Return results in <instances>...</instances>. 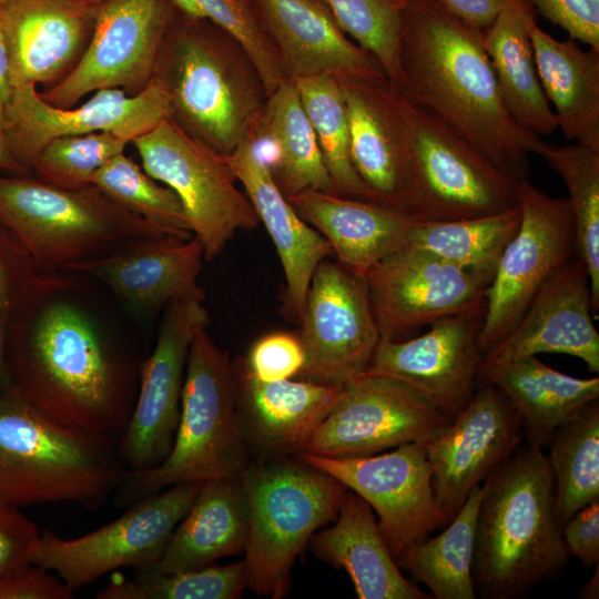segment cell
<instances>
[{
  "instance_id": "cell-39",
  "label": "cell",
  "mask_w": 599,
  "mask_h": 599,
  "mask_svg": "<svg viewBox=\"0 0 599 599\" xmlns=\"http://www.w3.org/2000/svg\"><path fill=\"white\" fill-rule=\"evenodd\" d=\"M536 154L560 175L571 210L576 253L586 265L592 308H599V152L578 143L555 145L545 141Z\"/></svg>"
},
{
  "instance_id": "cell-19",
  "label": "cell",
  "mask_w": 599,
  "mask_h": 599,
  "mask_svg": "<svg viewBox=\"0 0 599 599\" xmlns=\"http://www.w3.org/2000/svg\"><path fill=\"white\" fill-rule=\"evenodd\" d=\"M380 338L403 341L439 318L485 304L488 283L414 245L364 275Z\"/></svg>"
},
{
  "instance_id": "cell-43",
  "label": "cell",
  "mask_w": 599,
  "mask_h": 599,
  "mask_svg": "<svg viewBox=\"0 0 599 599\" xmlns=\"http://www.w3.org/2000/svg\"><path fill=\"white\" fill-rule=\"evenodd\" d=\"M343 31L380 64L390 85L400 90L399 44L407 0H324Z\"/></svg>"
},
{
  "instance_id": "cell-11",
  "label": "cell",
  "mask_w": 599,
  "mask_h": 599,
  "mask_svg": "<svg viewBox=\"0 0 599 599\" xmlns=\"http://www.w3.org/2000/svg\"><path fill=\"white\" fill-rule=\"evenodd\" d=\"M201 486L186 483L167 487L130 505L110 524L77 538L44 530L34 540L29 561L53 572L74 591L119 568H155Z\"/></svg>"
},
{
  "instance_id": "cell-27",
  "label": "cell",
  "mask_w": 599,
  "mask_h": 599,
  "mask_svg": "<svg viewBox=\"0 0 599 599\" xmlns=\"http://www.w3.org/2000/svg\"><path fill=\"white\" fill-rule=\"evenodd\" d=\"M203 262L199 238L167 235L126 242L65 271L97 278L130 308L148 312L181 297L205 295L197 284Z\"/></svg>"
},
{
  "instance_id": "cell-17",
  "label": "cell",
  "mask_w": 599,
  "mask_h": 599,
  "mask_svg": "<svg viewBox=\"0 0 599 599\" xmlns=\"http://www.w3.org/2000/svg\"><path fill=\"white\" fill-rule=\"evenodd\" d=\"M171 118L167 94L153 77L136 94L109 88L77 108H58L44 101L32 84L16 87L2 111L7 144L30 172L44 145L53 139L97 132L113 133L132 142Z\"/></svg>"
},
{
  "instance_id": "cell-3",
  "label": "cell",
  "mask_w": 599,
  "mask_h": 599,
  "mask_svg": "<svg viewBox=\"0 0 599 599\" xmlns=\"http://www.w3.org/2000/svg\"><path fill=\"white\" fill-rule=\"evenodd\" d=\"M153 77L170 119L193 139L221 155L253 141L268 93L246 49L222 28L176 8Z\"/></svg>"
},
{
  "instance_id": "cell-8",
  "label": "cell",
  "mask_w": 599,
  "mask_h": 599,
  "mask_svg": "<svg viewBox=\"0 0 599 599\" xmlns=\"http://www.w3.org/2000/svg\"><path fill=\"white\" fill-rule=\"evenodd\" d=\"M0 223L41 273L65 271L133 240L174 236L116 205L92 184L64 189L32 173H0Z\"/></svg>"
},
{
  "instance_id": "cell-53",
  "label": "cell",
  "mask_w": 599,
  "mask_h": 599,
  "mask_svg": "<svg viewBox=\"0 0 599 599\" xmlns=\"http://www.w3.org/2000/svg\"><path fill=\"white\" fill-rule=\"evenodd\" d=\"M12 89L9 51L0 27V119Z\"/></svg>"
},
{
  "instance_id": "cell-10",
  "label": "cell",
  "mask_w": 599,
  "mask_h": 599,
  "mask_svg": "<svg viewBox=\"0 0 599 599\" xmlns=\"http://www.w3.org/2000/svg\"><path fill=\"white\" fill-rule=\"evenodd\" d=\"M143 170L179 197L205 261L219 256L238 231L258 227L260 220L223 155L165 119L132 140Z\"/></svg>"
},
{
  "instance_id": "cell-9",
  "label": "cell",
  "mask_w": 599,
  "mask_h": 599,
  "mask_svg": "<svg viewBox=\"0 0 599 599\" xmlns=\"http://www.w3.org/2000/svg\"><path fill=\"white\" fill-rule=\"evenodd\" d=\"M405 99L415 184L410 220L458 221L519 205L520 182L436 116Z\"/></svg>"
},
{
  "instance_id": "cell-29",
  "label": "cell",
  "mask_w": 599,
  "mask_h": 599,
  "mask_svg": "<svg viewBox=\"0 0 599 599\" xmlns=\"http://www.w3.org/2000/svg\"><path fill=\"white\" fill-rule=\"evenodd\" d=\"M315 557L343 569L358 599H430L405 578L384 540L373 509L357 494L346 493L334 525L309 539Z\"/></svg>"
},
{
  "instance_id": "cell-55",
  "label": "cell",
  "mask_w": 599,
  "mask_h": 599,
  "mask_svg": "<svg viewBox=\"0 0 599 599\" xmlns=\"http://www.w3.org/2000/svg\"><path fill=\"white\" fill-rule=\"evenodd\" d=\"M7 321L0 317V392L10 387V378L6 356Z\"/></svg>"
},
{
  "instance_id": "cell-12",
  "label": "cell",
  "mask_w": 599,
  "mask_h": 599,
  "mask_svg": "<svg viewBox=\"0 0 599 599\" xmlns=\"http://www.w3.org/2000/svg\"><path fill=\"white\" fill-rule=\"evenodd\" d=\"M519 227L485 292L478 337L483 355L514 329L544 284L576 254L567 197H552L524 180L519 184Z\"/></svg>"
},
{
  "instance_id": "cell-49",
  "label": "cell",
  "mask_w": 599,
  "mask_h": 599,
  "mask_svg": "<svg viewBox=\"0 0 599 599\" xmlns=\"http://www.w3.org/2000/svg\"><path fill=\"white\" fill-rule=\"evenodd\" d=\"M39 535L20 508L0 500V576L31 564L29 552Z\"/></svg>"
},
{
  "instance_id": "cell-15",
  "label": "cell",
  "mask_w": 599,
  "mask_h": 599,
  "mask_svg": "<svg viewBox=\"0 0 599 599\" xmlns=\"http://www.w3.org/2000/svg\"><path fill=\"white\" fill-rule=\"evenodd\" d=\"M303 379L343 386L366 372L380 334L366 281L337 260L316 267L300 318Z\"/></svg>"
},
{
  "instance_id": "cell-50",
  "label": "cell",
  "mask_w": 599,
  "mask_h": 599,
  "mask_svg": "<svg viewBox=\"0 0 599 599\" xmlns=\"http://www.w3.org/2000/svg\"><path fill=\"white\" fill-rule=\"evenodd\" d=\"M75 591L57 575L28 564L0 576V599H72Z\"/></svg>"
},
{
  "instance_id": "cell-22",
  "label": "cell",
  "mask_w": 599,
  "mask_h": 599,
  "mask_svg": "<svg viewBox=\"0 0 599 599\" xmlns=\"http://www.w3.org/2000/svg\"><path fill=\"white\" fill-rule=\"evenodd\" d=\"M338 81L348 113L352 162L367 201L409 217L415 184L405 97L387 79Z\"/></svg>"
},
{
  "instance_id": "cell-56",
  "label": "cell",
  "mask_w": 599,
  "mask_h": 599,
  "mask_svg": "<svg viewBox=\"0 0 599 599\" xmlns=\"http://www.w3.org/2000/svg\"><path fill=\"white\" fill-rule=\"evenodd\" d=\"M599 564V562H598ZM598 564L595 565V573L582 586L579 597L583 599H597L599 597V569Z\"/></svg>"
},
{
  "instance_id": "cell-36",
  "label": "cell",
  "mask_w": 599,
  "mask_h": 599,
  "mask_svg": "<svg viewBox=\"0 0 599 599\" xmlns=\"http://www.w3.org/2000/svg\"><path fill=\"white\" fill-rule=\"evenodd\" d=\"M481 495V485L475 487L438 536L410 544L395 557L397 566L426 585L433 598H476L471 571Z\"/></svg>"
},
{
  "instance_id": "cell-23",
  "label": "cell",
  "mask_w": 599,
  "mask_h": 599,
  "mask_svg": "<svg viewBox=\"0 0 599 599\" xmlns=\"http://www.w3.org/2000/svg\"><path fill=\"white\" fill-rule=\"evenodd\" d=\"M586 265L573 254L539 290L514 329L483 355L479 369L542 353L580 358L599 372V333L593 323Z\"/></svg>"
},
{
  "instance_id": "cell-5",
  "label": "cell",
  "mask_w": 599,
  "mask_h": 599,
  "mask_svg": "<svg viewBox=\"0 0 599 599\" xmlns=\"http://www.w3.org/2000/svg\"><path fill=\"white\" fill-rule=\"evenodd\" d=\"M126 471L116 445L53 422L11 386L0 392V500L95 509Z\"/></svg>"
},
{
  "instance_id": "cell-13",
  "label": "cell",
  "mask_w": 599,
  "mask_h": 599,
  "mask_svg": "<svg viewBox=\"0 0 599 599\" xmlns=\"http://www.w3.org/2000/svg\"><path fill=\"white\" fill-rule=\"evenodd\" d=\"M449 422L405 382L365 372L342 386L304 453L331 458L370 456L407 443L425 444Z\"/></svg>"
},
{
  "instance_id": "cell-16",
  "label": "cell",
  "mask_w": 599,
  "mask_h": 599,
  "mask_svg": "<svg viewBox=\"0 0 599 599\" xmlns=\"http://www.w3.org/2000/svg\"><path fill=\"white\" fill-rule=\"evenodd\" d=\"M204 296L181 297L165 306L154 348L140 365L134 406L116 444L130 471L158 466L172 448L189 351L197 331L209 324Z\"/></svg>"
},
{
  "instance_id": "cell-46",
  "label": "cell",
  "mask_w": 599,
  "mask_h": 599,
  "mask_svg": "<svg viewBox=\"0 0 599 599\" xmlns=\"http://www.w3.org/2000/svg\"><path fill=\"white\" fill-rule=\"evenodd\" d=\"M41 272L16 235L0 223V317L6 321L30 292Z\"/></svg>"
},
{
  "instance_id": "cell-2",
  "label": "cell",
  "mask_w": 599,
  "mask_h": 599,
  "mask_svg": "<svg viewBox=\"0 0 599 599\" xmlns=\"http://www.w3.org/2000/svg\"><path fill=\"white\" fill-rule=\"evenodd\" d=\"M399 92L467 141L498 169L521 182L541 136L507 111L483 31L440 0H407L399 44Z\"/></svg>"
},
{
  "instance_id": "cell-18",
  "label": "cell",
  "mask_w": 599,
  "mask_h": 599,
  "mask_svg": "<svg viewBox=\"0 0 599 599\" xmlns=\"http://www.w3.org/2000/svg\"><path fill=\"white\" fill-rule=\"evenodd\" d=\"M298 456L370 506L394 558L408 545L449 522L434 494L424 443H407L390 453L364 457L331 458L307 453Z\"/></svg>"
},
{
  "instance_id": "cell-47",
  "label": "cell",
  "mask_w": 599,
  "mask_h": 599,
  "mask_svg": "<svg viewBox=\"0 0 599 599\" xmlns=\"http://www.w3.org/2000/svg\"><path fill=\"white\" fill-rule=\"evenodd\" d=\"M304 359L298 336L281 332L257 339L243 361L257 380L277 382L297 376Z\"/></svg>"
},
{
  "instance_id": "cell-48",
  "label": "cell",
  "mask_w": 599,
  "mask_h": 599,
  "mask_svg": "<svg viewBox=\"0 0 599 599\" xmlns=\"http://www.w3.org/2000/svg\"><path fill=\"white\" fill-rule=\"evenodd\" d=\"M537 12L571 39L599 50V0H531Z\"/></svg>"
},
{
  "instance_id": "cell-37",
  "label": "cell",
  "mask_w": 599,
  "mask_h": 599,
  "mask_svg": "<svg viewBox=\"0 0 599 599\" xmlns=\"http://www.w3.org/2000/svg\"><path fill=\"white\" fill-rule=\"evenodd\" d=\"M520 220L518 205L475 219L414 221L407 245L426 250L490 284L501 254L516 234Z\"/></svg>"
},
{
  "instance_id": "cell-6",
  "label": "cell",
  "mask_w": 599,
  "mask_h": 599,
  "mask_svg": "<svg viewBox=\"0 0 599 599\" xmlns=\"http://www.w3.org/2000/svg\"><path fill=\"white\" fill-rule=\"evenodd\" d=\"M203 327L187 356L180 419L167 456L146 470H128L116 507L186 483L238 479L252 461L237 414L233 363Z\"/></svg>"
},
{
  "instance_id": "cell-54",
  "label": "cell",
  "mask_w": 599,
  "mask_h": 599,
  "mask_svg": "<svg viewBox=\"0 0 599 599\" xmlns=\"http://www.w3.org/2000/svg\"><path fill=\"white\" fill-rule=\"evenodd\" d=\"M0 173L12 175H24L31 172L20 164L11 153L2 130L0 119Z\"/></svg>"
},
{
  "instance_id": "cell-45",
  "label": "cell",
  "mask_w": 599,
  "mask_h": 599,
  "mask_svg": "<svg viewBox=\"0 0 599 599\" xmlns=\"http://www.w3.org/2000/svg\"><path fill=\"white\" fill-rule=\"evenodd\" d=\"M172 1L181 11L206 19L236 38L258 69L268 95L290 80L252 0Z\"/></svg>"
},
{
  "instance_id": "cell-33",
  "label": "cell",
  "mask_w": 599,
  "mask_h": 599,
  "mask_svg": "<svg viewBox=\"0 0 599 599\" xmlns=\"http://www.w3.org/2000/svg\"><path fill=\"white\" fill-rule=\"evenodd\" d=\"M247 536L248 512L240 478L204 481L156 568L171 573L213 565L243 554Z\"/></svg>"
},
{
  "instance_id": "cell-28",
  "label": "cell",
  "mask_w": 599,
  "mask_h": 599,
  "mask_svg": "<svg viewBox=\"0 0 599 599\" xmlns=\"http://www.w3.org/2000/svg\"><path fill=\"white\" fill-rule=\"evenodd\" d=\"M277 251L288 307L300 321L318 264L334 255L327 240L301 217L276 185L254 141L223 155Z\"/></svg>"
},
{
  "instance_id": "cell-32",
  "label": "cell",
  "mask_w": 599,
  "mask_h": 599,
  "mask_svg": "<svg viewBox=\"0 0 599 599\" xmlns=\"http://www.w3.org/2000/svg\"><path fill=\"white\" fill-rule=\"evenodd\" d=\"M535 24L531 0H508L483 31V44L507 111L519 125L541 136L558 128L537 73L530 38Z\"/></svg>"
},
{
  "instance_id": "cell-30",
  "label": "cell",
  "mask_w": 599,
  "mask_h": 599,
  "mask_svg": "<svg viewBox=\"0 0 599 599\" xmlns=\"http://www.w3.org/2000/svg\"><path fill=\"white\" fill-rule=\"evenodd\" d=\"M287 200L327 240L336 260L359 275L408 244L414 221L396 211L313 189Z\"/></svg>"
},
{
  "instance_id": "cell-14",
  "label": "cell",
  "mask_w": 599,
  "mask_h": 599,
  "mask_svg": "<svg viewBox=\"0 0 599 599\" xmlns=\"http://www.w3.org/2000/svg\"><path fill=\"white\" fill-rule=\"evenodd\" d=\"M176 10L172 0H108L97 9L91 38L75 65L40 93L73 108L101 89L141 92L152 80L160 48Z\"/></svg>"
},
{
  "instance_id": "cell-57",
  "label": "cell",
  "mask_w": 599,
  "mask_h": 599,
  "mask_svg": "<svg viewBox=\"0 0 599 599\" xmlns=\"http://www.w3.org/2000/svg\"><path fill=\"white\" fill-rule=\"evenodd\" d=\"M78 1L92 6V7H99L108 0H78Z\"/></svg>"
},
{
  "instance_id": "cell-35",
  "label": "cell",
  "mask_w": 599,
  "mask_h": 599,
  "mask_svg": "<svg viewBox=\"0 0 599 599\" xmlns=\"http://www.w3.org/2000/svg\"><path fill=\"white\" fill-rule=\"evenodd\" d=\"M253 141L271 150V156L264 161L286 197L309 189L334 193L316 135L292 80L268 95Z\"/></svg>"
},
{
  "instance_id": "cell-20",
  "label": "cell",
  "mask_w": 599,
  "mask_h": 599,
  "mask_svg": "<svg viewBox=\"0 0 599 599\" xmlns=\"http://www.w3.org/2000/svg\"><path fill=\"white\" fill-rule=\"evenodd\" d=\"M522 440L521 420L508 399L493 384L483 383L465 408L424 444L434 494L448 521Z\"/></svg>"
},
{
  "instance_id": "cell-34",
  "label": "cell",
  "mask_w": 599,
  "mask_h": 599,
  "mask_svg": "<svg viewBox=\"0 0 599 599\" xmlns=\"http://www.w3.org/2000/svg\"><path fill=\"white\" fill-rule=\"evenodd\" d=\"M538 78L566 140L599 152V50L530 31Z\"/></svg>"
},
{
  "instance_id": "cell-24",
  "label": "cell",
  "mask_w": 599,
  "mask_h": 599,
  "mask_svg": "<svg viewBox=\"0 0 599 599\" xmlns=\"http://www.w3.org/2000/svg\"><path fill=\"white\" fill-rule=\"evenodd\" d=\"M290 80L328 74L385 80L380 64L343 31L324 0H252Z\"/></svg>"
},
{
  "instance_id": "cell-44",
  "label": "cell",
  "mask_w": 599,
  "mask_h": 599,
  "mask_svg": "<svg viewBox=\"0 0 599 599\" xmlns=\"http://www.w3.org/2000/svg\"><path fill=\"white\" fill-rule=\"evenodd\" d=\"M128 139L108 132L60 136L37 155L31 173L64 189H82L111 159L124 152Z\"/></svg>"
},
{
  "instance_id": "cell-42",
  "label": "cell",
  "mask_w": 599,
  "mask_h": 599,
  "mask_svg": "<svg viewBox=\"0 0 599 599\" xmlns=\"http://www.w3.org/2000/svg\"><path fill=\"white\" fill-rule=\"evenodd\" d=\"M91 184L116 205L172 235L183 240L193 236L177 195L124 152L106 162L92 176Z\"/></svg>"
},
{
  "instance_id": "cell-4",
  "label": "cell",
  "mask_w": 599,
  "mask_h": 599,
  "mask_svg": "<svg viewBox=\"0 0 599 599\" xmlns=\"http://www.w3.org/2000/svg\"><path fill=\"white\" fill-rule=\"evenodd\" d=\"M473 579L485 597L512 599L559 573L569 560L555 510L552 474L526 443L484 480Z\"/></svg>"
},
{
  "instance_id": "cell-52",
  "label": "cell",
  "mask_w": 599,
  "mask_h": 599,
  "mask_svg": "<svg viewBox=\"0 0 599 599\" xmlns=\"http://www.w3.org/2000/svg\"><path fill=\"white\" fill-rule=\"evenodd\" d=\"M465 23L484 31L495 20L508 0H440Z\"/></svg>"
},
{
  "instance_id": "cell-7",
  "label": "cell",
  "mask_w": 599,
  "mask_h": 599,
  "mask_svg": "<svg viewBox=\"0 0 599 599\" xmlns=\"http://www.w3.org/2000/svg\"><path fill=\"white\" fill-rule=\"evenodd\" d=\"M240 480L248 512L246 588L282 599L297 556L336 519L348 489L301 456L252 459Z\"/></svg>"
},
{
  "instance_id": "cell-51",
  "label": "cell",
  "mask_w": 599,
  "mask_h": 599,
  "mask_svg": "<svg viewBox=\"0 0 599 599\" xmlns=\"http://www.w3.org/2000/svg\"><path fill=\"white\" fill-rule=\"evenodd\" d=\"M564 546L585 569L599 562V500L579 509L561 527Z\"/></svg>"
},
{
  "instance_id": "cell-41",
  "label": "cell",
  "mask_w": 599,
  "mask_h": 599,
  "mask_svg": "<svg viewBox=\"0 0 599 599\" xmlns=\"http://www.w3.org/2000/svg\"><path fill=\"white\" fill-rule=\"evenodd\" d=\"M246 588L244 560L180 572L156 567L135 570L132 579L112 578L99 599H236Z\"/></svg>"
},
{
  "instance_id": "cell-38",
  "label": "cell",
  "mask_w": 599,
  "mask_h": 599,
  "mask_svg": "<svg viewBox=\"0 0 599 599\" xmlns=\"http://www.w3.org/2000/svg\"><path fill=\"white\" fill-rule=\"evenodd\" d=\"M555 510L560 527L586 505L599 500V402L560 425L549 443Z\"/></svg>"
},
{
  "instance_id": "cell-1",
  "label": "cell",
  "mask_w": 599,
  "mask_h": 599,
  "mask_svg": "<svg viewBox=\"0 0 599 599\" xmlns=\"http://www.w3.org/2000/svg\"><path fill=\"white\" fill-rule=\"evenodd\" d=\"M75 291V280L41 273L10 314V386L53 422L116 445L134 406L141 364Z\"/></svg>"
},
{
  "instance_id": "cell-31",
  "label": "cell",
  "mask_w": 599,
  "mask_h": 599,
  "mask_svg": "<svg viewBox=\"0 0 599 599\" xmlns=\"http://www.w3.org/2000/svg\"><path fill=\"white\" fill-rule=\"evenodd\" d=\"M478 379L497 387L522 424L526 443L548 446L554 432L599 397V377L578 378L527 356L479 369Z\"/></svg>"
},
{
  "instance_id": "cell-26",
  "label": "cell",
  "mask_w": 599,
  "mask_h": 599,
  "mask_svg": "<svg viewBox=\"0 0 599 599\" xmlns=\"http://www.w3.org/2000/svg\"><path fill=\"white\" fill-rule=\"evenodd\" d=\"M237 414L252 459L298 456L336 403L342 386L307 379L257 380L233 363Z\"/></svg>"
},
{
  "instance_id": "cell-25",
  "label": "cell",
  "mask_w": 599,
  "mask_h": 599,
  "mask_svg": "<svg viewBox=\"0 0 599 599\" xmlns=\"http://www.w3.org/2000/svg\"><path fill=\"white\" fill-rule=\"evenodd\" d=\"M97 9L78 0H0L12 88L67 75L91 38Z\"/></svg>"
},
{
  "instance_id": "cell-21",
  "label": "cell",
  "mask_w": 599,
  "mask_h": 599,
  "mask_svg": "<svg viewBox=\"0 0 599 599\" xmlns=\"http://www.w3.org/2000/svg\"><path fill=\"white\" fill-rule=\"evenodd\" d=\"M484 315L481 304L437 319L423 335L397 342L380 338L366 372L405 382L451 420L475 392Z\"/></svg>"
},
{
  "instance_id": "cell-40",
  "label": "cell",
  "mask_w": 599,
  "mask_h": 599,
  "mask_svg": "<svg viewBox=\"0 0 599 599\" xmlns=\"http://www.w3.org/2000/svg\"><path fill=\"white\" fill-rule=\"evenodd\" d=\"M292 81L316 135L334 193L367 201L366 189L352 162L348 113L338 79L317 74Z\"/></svg>"
}]
</instances>
